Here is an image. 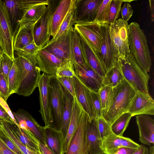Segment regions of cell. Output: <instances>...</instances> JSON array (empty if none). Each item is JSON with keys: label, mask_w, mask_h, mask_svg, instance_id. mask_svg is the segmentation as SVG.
Here are the masks:
<instances>
[{"label": "cell", "mask_w": 154, "mask_h": 154, "mask_svg": "<svg viewBox=\"0 0 154 154\" xmlns=\"http://www.w3.org/2000/svg\"><path fill=\"white\" fill-rule=\"evenodd\" d=\"M136 91L125 79L113 88L109 106L103 116L110 125L117 118L128 112Z\"/></svg>", "instance_id": "6da1fadb"}, {"label": "cell", "mask_w": 154, "mask_h": 154, "mask_svg": "<svg viewBox=\"0 0 154 154\" xmlns=\"http://www.w3.org/2000/svg\"><path fill=\"white\" fill-rule=\"evenodd\" d=\"M124 79L137 91L148 94V82L150 76L139 65L131 52L119 56L116 66Z\"/></svg>", "instance_id": "7a4b0ae2"}, {"label": "cell", "mask_w": 154, "mask_h": 154, "mask_svg": "<svg viewBox=\"0 0 154 154\" xmlns=\"http://www.w3.org/2000/svg\"><path fill=\"white\" fill-rule=\"evenodd\" d=\"M128 41L131 53L139 65L148 73L151 59L146 37L138 23L133 22L128 25Z\"/></svg>", "instance_id": "3957f363"}, {"label": "cell", "mask_w": 154, "mask_h": 154, "mask_svg": "<svg viewBox=\"0 0 154 154\" xmlns=\"http://www.w3.org/2000/svg\"><path fill=\"white\" fill-rule=\"evenodd\" d=\"M16 58L21 69L20 81L16 93L29 97L38 87L41 71L36 63L21 56Z\"/></svg>", "instance_id": "277c9868"}, {"label": "cell", "mask_w": 154, "mask_h": 154, "mask_svg": "<svg viewBox=\"0 0 154 154\" xmlns=\"http://www.w3.org/2000/svg\"><path fill=\"white\" fill-rule=\"evenodd\" d=\"M49 76L50 104L53 122L51 127L60 131L64 106V93L62 86L55 75Z\"/></svg>", "instance_id": "5b68a950"}, {"label": "cell", "mask_w": 154, "mask_h": 154, "mask_svg": "<svg viewBox=\"0 0 154 154\" xmlns=\"http://www.w3.org/2000/svg\"><path fill=\"white\" fill-rule=\"evenodd\" d=\"M61 0H49L47 8L40 20L35 25L33 35L35 43L41 49L46 45L51 36L52 14Z\"/></svg>", "instance_id": "8992f818"}, {"label": "cell", "mask_w": 154, "mask_h": 154, "mask_svg": "<svg viewBox=\"0 0 154 154\" xmlns=\"http://www.w3.org/2000/svg\"><path fill=\"white\" fill-rule=\"evenodd\" d=\"M14 31L8 11L0 0V43L2 52L13 60L15 57L13 48Z\"/></svg>", "instance_id": "52a82bcc"}, {"label": "cell", "mask_w": 154, "mask_h": 154, "mask_svg": "<svg viewBox=\"0 0 154 154\" xmlns=\"http://www.w3.org/2000/svg\"><path fill=\"white\" fill-rule=\"evenodd\" d=\"M102 39L99 53L97 52L106 72L115 66L119 52L111 41L109 33V25H101Z\"/></svg>", "instance_id": "ba28073f"}, {"label": "cell", "mask_w": 154, "mask_h": 154, "mask_svg": "<svg viewBox=\"0 0 154 154\" xmlns=\"http://www.w3.org/2000/svg\"><path fill=\"white\" fill-rule=\"evenodd\" d=\"M128 22L122 18L109 25V33L111 41L117 50L119 56L129 54L130 50L128 41Z\"/></svg>", "instance_id": "9c48e42d"}, {"label": "cell", "mask_w": 154, "mask_h": 154, "mask_svg": "<svg viewBox=\"0 0 154 154\" xmlns=\"http://www.w3.org/2000/svg\"><path fill=\"white\" fill-rule=\"evenodd\" d=\"M73 26L66 31L54 41L42 48L60 59L71 60L72 37Z\"/></svg>", "instance_id": "30bf717a"}, {"label": "cell", "mask_w": 154, "mask_h": 154, "mask_svg": "<svg viewBox=\"0 0 154 154\" xmlns=\"http://www.w3.org/2000/svg\"><path fill=\"white\" fill-rule=\"evenodd\" d=\"M75 97L86 114L88 121L91 122L96 119L90 90L86 87L75 75L73 77Z\"/></svg>", "instance_id": "8fae6325"}, {"label": "cell", "mask_w": 154, "mask_h": 154, "mask_svg": "<svg viewBox=\"0 0 154 154\" xmlns=\"http://www.w3.org/2000/svg\"><path fill=\"white\" fill-rule=\"evenodd\" d=\"M50 76L43 73L41 75L38 84L41 115L45 126L51 127L52 119L51 115L49 91Z\"/></svg>", "instance_id": "7c38bea8"}, {"label": "cell", "mask_w": 154, "mask_h": 154, "mask_svg": "<svg viewBox=\"0 0 154 154\" xmlns=\"http://www.w3.org/2000/svg\"><path fill=\"white\" fill-rule=\"evenodd\" d=\"M86 113L83 112L79 125L69 143L66 154H86V127L88 121Z\"/></svg>", "instance_id": "4fadbf2b"}, {"label": "cell", "mask_w": 154, "mask_h": 154, "mask_svg": "<svg viewBox=\"0 0 154 154\" xmlns=\"http://www.w3.org/2000/svg\"><path fill=\"white\" fill-rule=\"evenodd\" d=\"M101 24L94 21L78 23L74 27L79 34L85 37L97 53L102 39Z\"/></svg>", "instance_id": "5bb4252c"}, {"label": "cell", "mask_w": 154, "mask_h": 154, "mask_svg": "<svg viewBox=\"0 0 154 154\" xmlns=\"http://www.w3.org/2000/svg\"><path fill=\"white\" fill-rule=\"evenodd\" d=\"M103 0H76L75 24L93 21L97 10Z\"/></svg>", "instance_id": "9a60e30c"}, {"label": "cell", "mask_w": 154, "mask_h": 154, "mask_svg": "<svg viewBox=\"0 0 154 154\" xmlns=\"http://www.w3.org/2000/svg\"><path fill=\"white\" fill-rule=\"evenodd\" d=\"M132 117L136 115H154V101L149 94L137 91L128 107Z\"/></svg>", "instance_id": "2e32d148"}, {"label": "cell", "mask_w": 154, "mask_h": 154, "mask_svg": "<svg viewBox=\"0 0 154 154\" xmlns=\"http://www.w3.org/2000/svg\"><path fill=\"white\" fill-rule=\"evenodd\" d=\"M36 59L41 71L49 76L55 75L57 68L68 60L60 59L43 48L36 55Z\"/></svg>", "instance_id": "e0dca14e"}, {"label": "cell", "mask_w": 154, "mask_h": 154, "mask_svg": "<svg viewBox=\"0 0 154 154\" xmlns=\"http://www.w3.org/2000/svg\"><path fill=\"white\" fill-rule=\"evenodd\" d=\"M76 75L90 90L98 91L102 85L103 78L86 65H73Z\"/></svg>", "instance_id": "ac0fdd59"}, {"label": "cell", "mask_w": 154, "mask_h": 154, "mask_svg": "<svg viewBox=\"0 0 154 154\" xmlns=\"http://www.w3.org/2000/svg\"><path fill=\"white\" fill-rule=\"evenodd\" d=\"M79 34L85 64L103 78L106 72L96 51L85 37Z\"/></svg>", "instance_id": "d6986e66"}, {"label": "cell", "mask_w": 154, "mask_h": 154, "mask_svg": "<svg viewBox=\"0 0 154 154\" xmlns=\"http://www.w3.org/2000/svg\"><path fill=\"white\" fill-rule=\"evenodd\" d=\"M86 154H103L101 150L102 139L97 119L91 122L88 120L86 127Z\"/></svg>", "instance_id": "ffe728a7"}, {"label": "cell", "mask_w": 154, "mask_h": 154, "mask_svg": "<svg viewBox=\"0 0 154 154\" xmlns=\"http://www.w3.org/2000/svg\"><path fill=\"white\" fill-rule=\"evenodd\" d=\"M136 118L140 141L142 144L149 146L154 145V119L146 115H138Z\"/></svg>", "instance_id": "44dd1931"}, {"label": "cell", "mask_w": 154, "mask_h": 154, "mask_svg": "<svg viewBox=\"0 0 154 154\" xmlns=\"http://www.w3.org/2000/svg\"><path fill=\"white\" fill-rule=\"evenodd\" d=\"M47 7L45 4H40L21 8L22 16L18 26L21 24L35 25L41 19Z\"/></svg>", "instance_id": "7402d4cb"}, {"label": "cell", "mask_w": 154, "mask_h": 154, "mask_svg": "<svg viewBox=\"0 0 154 154\" xmlns=\"http://www.w3.org/2000/svg\"><path fill=\"white\" fill-rule=\"evenodd\" d=\"M35 25L20 24L14 34V49L21 48L26 45L34 42L33 31Z\"/></svg>", "instance_id": "603a6c76"}, {"label": "cell", "mask_w": 154, "mask_h": 154, "mask_svg": "<svg viewBox=\"0 0 154 154\" xmlns=\"http://www.w3.org/2000/svg\"><path fill=\"white\" fill-rule=\"evenodd\" d=\"M45 145L54 154H64L61 133L49 126L44 127Z\"/></svg>", "instance_id": "cb8c5ba5"}, {"label": "cell", "mask_w": 154, "mask_h": 154, "mask_svg": "<svg viewBox=\"0 0 154 154\" xmlns=\"http://www.w3.org/2000/svg\"><path fill=\"white\" fill-rule=\"evenodd\" d=\"M75 0H61L53 13L51 21V36L54 37Z\"/></svg>", "instance_id": "d4e9b609"}, {"label": "cell", "mask_w": 154, "mask_h": 154, "mask_svg": "<svg viewBox=\"0 0 154 154\" xmlns=\"http://www.w3.org/2000/svg\"><path fill=\"white\" fill-rule=\"evenodd\" d=\"M83 109L76 97H74L70 123L65 140L63 145L64 153L67 149L70 140L79 124Z\"/></svg>", "instance_id": "484cf974"}, {"label": "cell", "mask_w": 154, "mask_h": 154, "mask_svg": "<svg viewBox=\"0 0 154 154\" xmlns=\"http://www.w3.org/2000/svg\"><path fill=\"white\" fill-rule=\"evenodd\" d=\"M62 87L64 97V106L60 131L63 144L66 138L71 118L74 97L63 86Z\"/></svg>", "instance_id": "4316f807"}, {"label": "cell", "mask_w": 154, "mask_h": 154, "mask_svg": "<svg viewBox=\"0 0 154 154\" xmlns=\"http://www.w3.org/2000/svg\"><path fill=\"white\" fill-rule=\"evenodd\" d=\"M10 125L14 134L23 144L33 151L40 152L38 141L29 131L22 129L15 124Z\"/></svg>", "instance_id": "83f0119b"}, {"label": "cell", "mask_w": 154, "mask_h": 154, "mask_svg": "<svg viewBox=\"0 0 154 154\" xmlns=\"http://www.w3.org/2000/svg\"><path fill=\"white\" fill-rule=\"evenodd\" d=\"M16 112L25 121L27 130L38 141L45 144L44 127L40 126L32 116L26 111L20 109Z\"/></svg>", "instance_id": "f1b7e54d"}, {"label": "cell", "mask_w": 154, "mask_h": 154, "mask_svg": "<svg viewBox=\"0 0 154 154\" xmlns=\"http://www.w3.org/2000/svg\"><path fill=\"white\" fill-rule=\"evenodd\" d=\"M3 1L7 9L14 33L18 28L22 16L21 0H4Z\"/></svg>", "instance_id": "f546056e"}, {"label": "cell", "mask_w": 154, "mask_h": 154, "mask_svg": "<svg viewBox=\"0 0 154 154\" xmlns=\"http://www.w3.org/2000/svg\"><path fill=\"white\" fill-rule=\"evenodd\" d=\"M71 60L73 65H81L85 64L83 56L79 35L74 26L72 32Z\"/></svg>", "instance_id": "4dcf8cb0"}, {"label": "cell", "mask_w": 154, "mask_h": 154, "mask_svg": "<svg viewBox=\"0 0 154 154\" xmlns=\"http://www.w3.org/2000/svg\"><path fill=\"white\" fill-rule=\"evenodd\" d=\"M20 68L16 57L14 60L13 64L8 76V93L10 95L16 93L20 84Z\"/></svg>", "instance_id": "1f68e13d"}, {"label": "cell", "mask_w": 154, "mask_h": 154, "mask_svg": "<svg viewBox=\"0 0 154 154\" xmlns=\"http://www.w3.org/2000/svg\"><path fill=\"white\" fill-rule=\"evenodd\" d=\"M0 128L14 143L23 154H42L39 152L33 151L23 144L13 133L10 127V123L0 118Z\"/></svg>", "instance_id": "d6a6232c"}, {"label": "cell", "mask_w": 154, "mask_h": 154, "mask_svg": "<svg viewBox=\"0 0 154 154\" xmlns=\"http://www.w3.org/2000/svg\"><path fill=\"white\" fill-rule=\"evenodd\" d=\"M75 1L62 23L55 35L50 40L48 45L56 40L60 35L75 24Z\"/></svg>", "instance_id": "836d02e7"}, {"label": "cell", "mask_w": 154, "mask_h": 154, "mask_svg": "<svg viewBox=\"0 0 154 154\" xmlns=\"http://www.w3.org/2000/svg\"><path fill=\"white\" fill-rule=\"evenodd\" d=\"M120 137L114 134L102 139L101 149L103 154H115L120 145Z\"/></svg>", "instance_id": "e575fe53"}, {"label": "cell", "mask_w": 154, "mask_h": 154, "mask_svg": "<svg viewBox=\"0 0 154 154\" xmlns=\"http://www.w3.org/2000/svg\"><path fill=\"white\" fill-rule=\"evenodd\" d=\"M124 79L120 71L115 66L106 72L103 79L102 84L113 88L119 84Z\"/></svg>", "instance_id": "d590c367"}, {"label": "cell", "mask_w": 154, "mask_h": 154, "mask_svg": "<svg viewBox=\"0 0 154 154\" xmlns=\"http://www.w3.org/2000/svg\"><path fill=\"white\" fill-rule=\"evenodd\" d=\"M131 117V114L127 112L117 118L111 125L113 133L119 136H123Z\"/></svg>", "instance_id": "8d00e7d4"}, {"label": "cell", "mask_w": 154, "mask_h": 154, "mask_svg": "<svg viewBox=\"0 0 154 154\" xmlns=\"http://www.w3.org/2000/svg\"><path fill=\"white\" fill-rule=\"evenodd\" d=\"M40 49V48L35 42H33L21 48L14 49V51L16 53L18 56L23 57L37 63L36 56Z\"/></svg>", "instance_id": "74e56055"}, {"label": "cell", "mask_w": 154, "mask_h": 154, "mask_svg": "<svg viewBox=\"0 0 154 154\" xmlns=\"http://www.w3.org/2000/svg\"><path fill=\"white\" fill-rule=\"evenodd\" d=\"M123 2L122 0H111L106 24H112L117 20L119 16Z\"/></svg>", "instance_id": "f35d334b"}, {"label": "cell", "mask_w": 154, "mask_h": 154, "mask_svg": "<svg viewBox=\"0 0 154 154\" xmlns=\"http://www.w3.org/2000/svg\"><path fill=\"white\" fill-rule=\"evenodd\" d=\"M111 0H103L99 6L93 21L101 24H106Z\"/></svg>", "instance_id": "ab89813d"}, {"label": "cell", "mask_w": 154, "mask_h": 154, "mask_svg": "<svg viewBox=\"0 0 154 154\" xmlns=\"http://www.w3.org/2000/svg\"><path fill=\"white\" fill-rule=\"evenodd\" d=\"M113 88L102 85L98 91L101 103L103 116L109 106Z\"/></svg>", "instance_id": "60d3db41"}, {"label": "cell", "mask_w": 154, "mask_h": 154, "mask_svg": "<svg viewBox=\"0 0 154 154\" xmlns=\"http://www.w3.org/2000/svg\"><path fill=\"white\" fill-rule=\"evenodd\" d=\"M75 75L73 62L71 60H69L57 68L55 75L57 78L72 77Z\"/></svg>", "instance_id": "b9f144b4"}, {"label": "cell", "mask_w": 154, "mask_h": 154, "mask_svg": "<svg viewBox=\"0 0 154 154\" xmlns=\"http://www.w3.org/2000/svg\"><path fill=\"white\" fill-rule=\"evenodd\" d=\"M13 63L14 60L3 53L0 65V71L4 75L8 83L9 73L12 68Z\"/></svg>", "instance_id": "7bdbcfd3"}, {"label": "cell", "mask_w": 154, "mask_h": 154, "mask_svg": "<svg viewBox=\"0 0 154 154\" xmlns=\"http://www.w3.org/2000/svg\"><path fill=\"white\" fill-rule=\"evenodd\" d=\"M97 119L99 131L102 139L113 133L111 125L103 117L98 118Z\"/></svg>", "instance_id": "ee69618b"}, {"label": "cell", "mask_w": 154, "mask_h": 154, "mask_svg": "<svg viewBox=\"0 0 154 154\" xmlns=\"http://www.w3.org/2000/svg\"><path fill=\"white\" fill-rule=\"evenodd\" d=\"M93 106L95 112L96 119L103 117L101 103L98 91L90 90Z\"/></svg>", "instance_id": "f6af8a7d"}, {"label": "cell", "mask_w": 154, "mask_h": 154, "mask_svg": "<svg viewBox=\"0 0 154 154\" xmlns=\"http://www.w3.org/2000/svg\"><path fill=\"white\" fill-rule=\"evenodd\" d=\"M0 138L5 144L17 154H23L14 143L0 128Z\"/></svg>", "instance_id": "bcb514c9"}, {"label": "cell", "mask_w": 154, "mask_h": 154, "mask_svg": "<svg viewBox=\"0 0 154 154\" xmlns=\"http://www.w3.org/2000/svg\"><path fill=\"white\" fill-rule=\"evenodd\" d=\"M10 96L8 83L3 74L0 71V97L6 101Z\"/></svg>", "instance_id": "7dc6e473"}, {"label": "cell", "mask_w": 154, "mask_h": 154, "mask_svg": "<svg viewBox=\"0 0 154 154\" xmlns=\"http://www.w3.org/2000/svg\"><path fill=\"white\" fill-rule=\"evenodd\" d=\"M57 78L63 86L75 97L73 77H63Z\"/></svg>", "instance_id": "c3c4849f"}, {"label": "cell", "mask_w": 154, "mask_h": 154, "mask_svg": "<svg viewBox=\"0 0 154 154\" xmlns=\"http://www.w3.org/2000/svg\"><path fill=\"white\" fill-rule=\"evenodd\" d=\"M120 12L122 19L128 22L132 16L134 11L131 5L128 3L125 2Z\"/></svg>", "instance_id": "681fc988"}, {"label": "cell", "mask_w": 154, "mask_h": 154, "mask_svg": "<svg viewBox=\"0 0 154 154\" xmlns=\"http://www.w3.org/2000/svg\"><path fill=\"white\" fill-rule=\"evenodd\" d=\"M120 137V142L119 147L137 149L140 146V145L136 143L129 138L123 136Z\"/></svg>", "instance_id": "f907efd6"}, {"label": "cell", "mask_w": 154, "mask_h": 154, "mask_svg": "<svg viewBox=\"0 0 154 154\" xmlns=\"http://www.w3.org/2000/svg\"><path fill=\"white\" fill-rule=\"evenodd\" d=\"M0 106L5 110L6 112L10 116L15 124L18 127L19 125L18 123L15 119L13 113L9 108L6 101L0 97Z\"/></svg>", "instance_id": "816d5d0a"}, {"label": "cell", "mask_w": 154, "mask_h": 154, "mask_svg": "<svg viewBox=\"0 0 154 154\" xmlns=\"http://www.w3.org/2000/svg\"><path fill=\"white\" fill-rule=\"evenodd\" d=\"M0 154H17L8 147L0 138Z\"/></svg>", "instance_id": "f5cc1de1"}, {"label": "cell", "mask_w": 154, "mask_h": 154, "mask_svg": "<svg viewBox=\"0 0 154 154\" xmlns=\"http://www.w3.org/2000/svg\"><path fill=\"white\" fill-rule=\"evenodd\" d=\"M0 118L10 123L11 124H15L13 120L10 116L0 106Z\"/></svg>", "instance_id": "db71d44e"}, {"label": "cell", "mask_w": 154, "mask_h": 154, "mask_svg": "<svg viewBox=\"0 0 154 154\" xmlns=\"http://www.w3.org/2000/svg\"><path fill=\"white\" fill-rule=\"evenodd\" d=\"M137 149L119 147L115 154H133L137 150Z\"/></svg>", "instance_id": "11a10c76"}, {"label": "cell", "mask_w": 154, "mask_h": 154, "mask_svg": "<svg viewBox=\"0 0 154 154\" xmlns=\"http://www.w3.org/2000/svg\"><path fill=\"white\" fill-rule=\"evenodd\" d=\"M39 149L42 154H54L44 144L38 141Z\"/></svg>", "instance_id": "9f6ffc18"}, {"label": "cell", "mask_w": 154, "mask_h": 154, "mask_svg": "<svg viewBox=\"0 0 154 154\" xmlns=\"http://www.w3.org/2000/svg\"><path fill=\"white\" fill-rule=\"evenodd\" d=\"M133 154H149V149L143 145H140L137 150Z\"/></svg>", "instance_id": "6f0895ef"}, {"label": "cell", "mask_w": 154, "mask_h": 154, "mask_svg": "<svg viewBox=\"0 0 154 154\" xmlns=\"http://www.w3.org/2000/svg\"><path fill=\"white\" fill-rule=\"evenodd\" d=\"M149 2L151 13V20L152 22L154 20V1L149 0Z\"/></svg>", "instance_id": "680465c9"}, {"label": "cell", "mask_w": 154, "mask_h": 154, "mask_svg": "<svg viewBox=\"0 0 154 154\" xmlns=\"http://www.w3.org/2000/svg\"><path fill=\"white\" fill-rule=\"evenodd\" d=\"M3 53L2 52V50L0 49V65L2 59Z\"/></svg>", "instance_id": "91938a15"}, {"label": "cell", "mask_w": 154, "mask_h": 154, "mask_svg": "<svg viewBox=\"0 0 154 154\" xmlns=\"http://www.w3.org/2000/svg\"><path fill=\"white\" fill-rule=\"evenodd\" d=\"M0 49L1 50V47L0 43Z\"/></svg>", "instance_id": "94428289"}]
</instances>
